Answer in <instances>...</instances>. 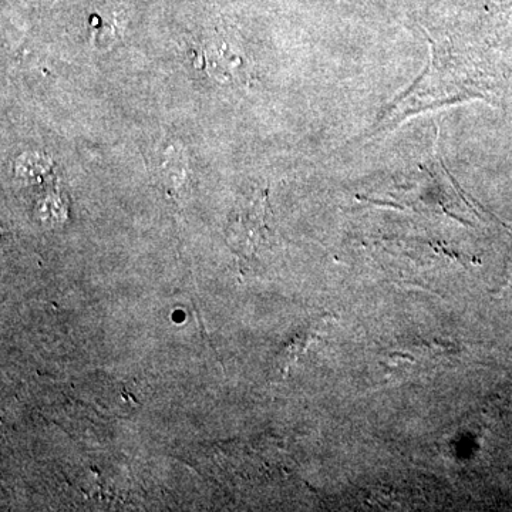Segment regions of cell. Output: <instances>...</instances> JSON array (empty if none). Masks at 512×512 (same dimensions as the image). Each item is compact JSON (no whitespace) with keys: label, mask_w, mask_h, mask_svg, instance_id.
<instances>
[{"label":"cell","mask_w":512,"mask_h":512,"mask_svg":"<svg viewBox=\"0 0 512 512\" xmlns=\"http://www.w3.org/2000/svg\"><path fill=\"white\" fill-rule=\"evenodd\" d=\"M441 57L439 50L433 46V59H431L430 70L420 77L409 92L404 93L396 101L390 104L389 109L380 116L383 123H396V121L407 119L420 111L439 107V104H453L458 101H466L476 96V90L468 87L466 76H446L441 72Z\"/></svg>","instance_id":"1"}]
</instances>
